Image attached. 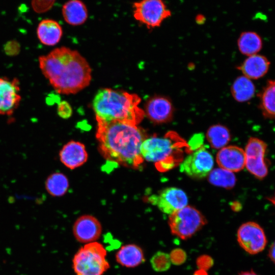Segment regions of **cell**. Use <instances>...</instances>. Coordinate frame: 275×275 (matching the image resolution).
I'll return each instance as SVG.
<instances>
[{"mask_svg": "<svg viewBox=\"0 0 275 275\" xmlns=\"http://www.w3.org/2000/svg\"><path fill=\"white\" fill-rule=\"evenodd\" d=\"M39 68L56 92L74 94L88 86L92 70L76 50L62 46L39 56Z\"/></svg>", "mask_w": 275, "mask_h": 275, "instance_id": "1", "label": "cell"}, {"mask_svg": "<svg viewBox=\"0 0 275 275\" xmlns=\"http://www.w3.org/2000/svg\"><path fill=\"white\" fill-rule=\"evenodd\" d=\"M97 122L96 136L104 158L126 167L139 168L144 161L141 146L147 138L144 130L125 122Z\"/></svg>", "mask_w": 275, "mask_h": 275, "instance_id": "2", "label": "cell"}, {"mask_svg": "<svg viewBox=\"0 0 275 275\" xmlns=\"http://www.w3.org/2000/svg\"><path fill=\"white\" fill-rule=\"evenodd\" d=\"M141 101L135 94L102 88L95 96L92 106L97 121H119L138 125L145 116L139 106Z\"/></svg>", "mask_w": 275, "mask_h": 275, "instance_id": "3", "label": "cell"}, {"mask_svg": "<svg viewBox=\"0 0 275 275\" xmlns=\"http://www.w3.org/2000/svg\"><path fill=\"white\" fill-rule=\"evenodd\" d=\"M103 245L94 241L86 243L75 254L72 267L76 275H103L110 267Z\"/></svg>", "mask_w": 275, "mask_h": 275, "instance_id": "4", "label": "cell"}, {"mask_svg": "<svg viewBox=\"0 0 275 275\" xmlns=\"http://www.w3.org/2000/svg\"><path fill=\"white\" fill-rule=\"evenodd\" d=\"M207 223L204 215L195 207L187 205L169 215V225L173 235L186 240Z\"/></svg>", "mask_w": 275, "mask_h": 275, "instance_id": "5", "label": "cell"}, {"mask_svg": "<svg viewBox=\"0 0 275 275\" xmlns=\"http://www.w3.org/2000/svg\"><path fill=\"white\" fill-rule=\"evenodd\" d=\"M177 134L169 132L162 136H152L146 138L141 146V153L144 160L155 163L161 171L163 164L170 160L175 149Z\"/></svg>", "mask_w": 275, "mask_h": 275, "instance_id": "6", "label": "cell"}, {"mask_svg": "<svg viewBox=\"0 0 275 275\" xmlns=\"http://www.w3.org/2000/svg\"><path fill=\"white\" fill-rule=\"evenodd\" d=\"M132 8L134 18L149 29L159 26L172 15L163 0H139Z\"/></svg>", "mask_w": 275, "mask_h": 275, "instance_id": "7", "label": "cell"}, {"mask_svg": "<svg viewBox=\"0 0 275 275\" xmlns=\"http://www.w3.org/2000/svg\"><path fill=\"white\" fill-rule=\"evenodd\" d=\"M267 144L262 140L250 138L244 151L245 167L248 171L259 179H264L268 174V168L265 161Z\"/></svg>", "mask_w": 275, "mask_h": 275, "instance_id": "8", "label": "cell"}, {"mask_svg": "<svg viewBox=\"0 0 275 275\" xmlns=\"http://www.w3.org/2000/svg\"><path fill=\"white\" fill-rule=\"evenodd\" d=\"M214 160L211 153L200 148L188 155L180 165V170L194 179L207 177L213 169Z\"/></svg>", "mask_w": 275, "mask_h": 275, "instance_id": "9", "label": "cell"}, {"mask_svg": "<svg viewBox=\"0 0 275 275\" xmlns=\"http://www.w3.org/2000/svg\"><path fill=\"white\" fill-rule=\"evenodd\" d=\"M237 238L239 245L251 255L262 252L267 243L266 237L263 228L254 222L242 224L238 229Z\"/></svg>", "mask_w": 275, "mask_h": 275, "instance_id": "10", "label": "cell"}, {"mask_svg": "<svg viewBox=\"0 0 275 275\" xmlns=\"http://www.w3.org/2000/svg\"><path fill=\"white\" fill-rule=\"evenodd\" d=\"M148 199L161 211L169 215L187 206L188 203L186 194L182 189L175 187L166 188L158 194L149 196Z\"/></svg>", "mask_w": 275, "mask_h": 275, "instance_id": "11", "label": "cell"}, {"mask_svg": "<svg viewBox=\"0 0 275 275\" xmlns=\"http://www.w3.org/2000/svg\"><path fill=\"white\" fill-rule=\"evenodd\" d=\"M18 79L0 77V115L11 116L21 100Z\"/></svg>", "mask_w": 275, "mask_h": 275, "instance_id": "12", "label": "cell"}, {"mask_svg": "<svg viewBox=\"0 0 275 275\" xmlns=\"http://www.w3.org/2000/svg\"><path fill=\"white\" fill-rule=\"evenodd\" d=\"M73 234L79 242L88 243L97 240L101 235L102 227L99 221L91 215L79 217L73 226Z\"/></svg>", "mask_w": 275, "mask_h": 275, "instance_id": "13", "label": "cell"}, {"mask_svg": "<svg viewBox=\"0 0 275 275\" xmlns=\"http://www.w3.org/2000/svg\"><path fill=\"white\" fill-rule=\"evenodd\" d=\"M145 115L152 122L164 123L173 117L174 107L171 100L166 97L157 96L150 98L145 106Z\"/></svg>", "mask_w": 275, "mask_h": 275, "instance_id": "14", "label": "cell"}, {"mask_svg": "<svg viewBox=\"0 0 275 275\" xmlns=\"http://www.w3.org/2000/svg\"><path fill=\"white\" fill-rule=\"evenodd\" d=\"M216 161L219 168L233 173L240 171L245 167L244 151L237 146H226L219 149Z\"/></svg>", "mask_w": 275, "mask_h": 275, "instance_id": "15", "label": "cell"}, {"mask_svg": "<svg viewBox=\"0 0 275 275\" xmlns=\"http://www.w3.org/2000/svg\"><path fill=\"white\" fill-rule=\"evenodd\" d=\"M59 158L65 167L73 170L87 161L88 154L82 143L70 141L65 144L60 151Z\"/></svg>", "mask_w": 275, "mask_h": 275, "instance_id": "16", "label": "cell"}, {"mask_svg": "<svg viewBox=\"0 0 275 275\" xmlns=\"http://www.w3.org/2000/svg\"><path fill=\"white\" fill-rule=\"evenodd\" d=\"M270 62L265 56L256 54L247 57L238 67L243 75L250 79H258L268 72Z\"/></svg>", "mask_w": 275, "mask_h": 275, "instance_id": "17", "label": "cell"}, {"mask_svg": "<svg viewBox=\"0 0 275 275\" xmlns=\"http://www.w3.org/2000/svg\"><path fill=\"white\" fill-rule=\"evenodd\" d=\"M63 35L61 25L50 19L42 20L37 28V36L40 42L46 46H54L60 41Z\"/></svg>", "mask_w": 275, "mask_h": 275, "instance_id": "18", "label": "cell"}, {"mask_svg": "<svg viewBox=\"0 0 275 275\" xmlns=\"http://www.w3.org/2000/svg\"><path fill=\"white\" fill-rule=\"evenodd\" d=\"M116 261L127 268L138 266L145 261L143 250L135 244L122 246L116 254Z\"/></svg>", "mask_w": 275, "mask_h": 275, "instance_id": "19", "label": "cell"}, {"mask_svg": "<svg viewBox=\"0 0 275 275\" xmlns=\"http://www.w3.org/2000/svg\"><path fill=\"white\" fill-rule=\"evenodd\" d=\"M62 12L65 21L73 26L83 24L88 17L86 6L80 0H69L63 5Z\"/></svg>", "mask_w": 275, "mask_h": 275, "instance_id": "20", "label": "cell"}, {"mask_svg": "<svg viewBox=\"0 0 275 275\" xmlns=\"http://www.w3.org/2000/svg\"><path fill=\"white\" fill-rule=\"evenodd\" d=\"M256 88L251 79L244 75L237 77L231 87L233 98L239 102L251 100L254 96Z\"/></svg>", "mask_w": 275, "mask_h": 275, "instance_id": "21", "label": "cell"}, {"mask_svg": "<svg viewBox=\"0 0 275 275\" xmlns=\"http://www.w3.org/2000/svg\"><path fill=\"white\" fill-rule=\"evenodd\" d=\"M239 51L247 57L258 54L262 47L261 37L256 32L247 31L242 32L237 40Z\"/></svg>", "mask_w": 275, "mask_h": 275, "instance_id": "22", "label": "cell"}, {"mask_svg": "<svg viewBox=\"0 0 275 275\" xmlns=\"http://www.w3.org/2000/svg\"><path fill=\"white\" fill-rule=\"evenodd\" d=\"M274 80H269L260 95V108L263 116L267 119L274 117Z\"/></svg>", "mask_w": 275, "mask_h": 275, "instance_id": "23", "label": "cell"}, {"mask_svg": "<svg viewBox=\"0 0 275 275\" xmlns=\"http://www.w3.org/2000/svg\"><path fill=\"white\" fill-rule=\"evenodd\" d=\"M206 136L211 147L219 150L226 146L231 139L229 129L221 124L211 126L207 131Z\"/></svg>", "mask_w": 275, "mask_h": 275, "instance_id": "24", "label": "cell"}, {"mask_svg": "<svg viewBox=\"0 0 275 275\" xmlns=\"http://www.w3.org/2000/svg\"><path fill=\"white\" fill-rule=\"evenodd\" d=\"M69 186L67 176L60 172H54L50 174L45 182V189L50 196L55 197H61L67 191Z\"/></svg>", "mask_w": 275, "mask_h": 275, "instance_id": "25", "label": "cell"}, {"mask_svg": "<svg viewBox=\"0 0 275 275\" xmlns=\"http://www.w3.org/2000/svg\"><path fill=\"white\" fill-rule=\"evenodd\" d=\"M207 177L212 185L226 189L233 188L236 182L234 173L221 168L212 169Z\"/></svg>", "mask_w": 275, "mask_h": 275, "instance_id": "26", "label": "cell"}, {"mask_svg": "<svg viewBox=\"0 0 275 275\" xmlns=\"http://www.w3.org/2000/svg\"><path fill=\"white\" fill-rule=\"evenodd\" d=\"M150 263L154 271H166L170 268L171 265L169 254L163 252L158 251L151 257Z\"/></svg>", "mask_w": 275, "mask_h": 275, "instance_id": "27", "label": "cell"}, {"mask_svg": "<svg viewBox=\"0 0 275 275\" xmlns=\"http://www.w3.org/2000/svg\"><path fill=\"white\" fill-rule=\"evenodd\" d=\"M56 0H32L31 5L34 11L37 13H42L49 10Z\"/></svg>", "mask_w": 275, "mask_h": 275, "instance_id": "28", "label": "cell"}, {"mask_svg": "<svg viewBox=\"0 0 275 275\" xmlns=\"http://www.w3.org/2000/svg\"><path fill=\"white\" fill-rule=\"evenodd\" d=\"M169 256L171 263L176 265H180L183 264L187 259L186 252L180 248H176L173 250L171 252Z\"/></svg>", "mask_w": 275, "mask_h": 275, "instance_id": "29", "label": "cell"}, {"mask_svg": "<svg viewBox=\"0 0 275 275\" xmlns=\"http://www.w3.org/2000/svg\"><path fill=\"white\" fill-rule=\"evenodd\" d=\"M213 264L212 258L208 255H201L196 260V264L198 268L206 271L211 268Z\"/></svg>", "mask_w": 275, "mask_h": 275, "instance_id": "30", "label": "cell"}, {"mask_svg": "<svg viewBox=\"0 0 275 275\" xmlns=\"http://www.w3.org/2000/svg\"><path fill=\"white\" fill-rule=\"evenodd\" d=\"M5 53L9 56H15L19 54L20 51V45L15 40L7 42L4 46Z\"/></svg>", "mask_w": 275, "mask_h": 275, "instance_id": "31", "label": "cell"}, {"mask_svg": "<svg viewBox=\"0 0 275 275\" xmlns=\"http://www.w3.org/2000/svg\"><path fill=\"white\" fill-rule=\"evenodd\" d=\"M58 115L63 119H68L71 116L72 111L70 105L66 101L60 102L57 107Z\"/></svg>", "mask_w": 275, "mask_h": 275, "instance_id": "32", "label": "cell"}, {"mask_svg": "<svg viewBox=\"0 0 275 275\" xmlns=\"http://www.w3.org/2000/svg\"><path fill=\"white\" fill-rule=\"evenodd\" d=\"M274 242H273L270 245L269 249L268 250V257L270 259V260L274 263Z\"/></svg>", "mask_w": 275, "mask_h": 275, "instance_id": "33", "label": "cell"}, {"mask_svg": "<svg viewBox=\"0 0 275 275\" xmlns=\"http://www.w3.org/2000/svg\"><path fill=\"white\" fill-rule=\"evenodd\" d=\"M195 20L198 24H203L205 22L206 18L203 14H199L196 16Z\"/></svg>", "mask_w": 275, "mask_h": 275, "instance_id": "34", "label": "cell"}, {"mask_svg": "<svg viewBox=\"0 0 275 275\" xmlns=\"http://www.w3.org/2000/svg\"><path fill=\"white\" fill-rule=\"evenodd\" d=\"M193 275H208L206 270L199 269L196 270Z\"/></svg>", "mask_w": 275, "mask_h": 275, "instance_id": "35", "label": "cell"}, {"mask_svg": "<svg viewBox=\"0 0 275 275\" xmlns=\"http://www.w3.org/2000/svg\"><path fill=\"white\" fill-rule=\"evenodd\" d=\"M238 275H258L253 270L242 271L238 274Z\"/></svg>", "mask_w": 275, "mask_h": 275, "instance_id": "36", "label": "cell"}]
</instances>
